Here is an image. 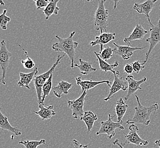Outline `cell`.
Segmentation results:
<instances>
[{
  "label": "cell",
  "instance_id": "obj_1",
  "mask_svg": "<svg viewBox=\"0 0 160 148\" xmlns=\"http://www.w3.org/2000/svg\"><path fill=\"white\" fill-rule=\"evenodd\" d=\"M138 106L135 107V113L132 119L128 120L127 124H140L145 126H149L151 122V114L155 115L157 110L158 109V104L157 103L154 104L151 106H142L139 97L138 96H135Z\"/></svg>",
  "mask_w": 160,
  "mask_h": 148
},
{
  "label": "cell",
  "instance_id": "obj_2",
  "mask_svg": "<svg viewBox=\"0 0 160 148\" xmlns=\"http://www.w3.org/2000/svg\"><path fill=\"white\" fill-rule=\"evenodd\" d=\"M75 33V32H71L67 38H61L58 35L55 36V38L58 39V41L52 46V48L55 52H63L66 55H68L71 62V68L72 69L74 68V62L76 55L75 50L78 46V43L74 42L73 40Z\"/></svg>",
  "mask_w": 160,
  "mask_h": 148
},
{
  "label": "cell",
  "instance_id": "obj_3",
  "mask_svg": "<svg viewBox=\"0 0 160 148\" xmlns=\"http://www.w3.org/2000/svg\"><path fill=\"white\" fill-rule=\"evenodd\" d=\"M106 1L107 0H98V6L95 14V28L101 34L104 32H107V28L108 25V10L104 6Z\"/></svg>",
  "mask_w": 160,
  "mask_h": 148
},
{
  "label": "cell",
  "instance_id": "obj_4",
  "mask_svg": "<svg viewBox=\"0 0 160 148\" xmlns=\"http://www.w3.org/2000/svg\"><path fill=\"white\" fill-rule=\"evenodd\" d=\"M65 54L63 55H58V58L57 59V61L55 63L52 67L48 70V71L46 72L43 74H41V75H36L35 77L33 79V82H34V85L35 86V90H36V92H37V98H38V103L39 104H42V88L44 86L45 83L47 81L50 77L51 74L54 73L55 72V70L56 67H57L60 63H61V59L64 57Z\"/></svg>",
  "mask_w": 160,
  "mask_h": 148
},
{
  "label": "cell",
  "instance_id": "obj_5",
  "mask_svg": "<svg viewBox=\"0 0 160 148\" xmlns=\"http://www.w3.org/2000/svg\"><path fill=\"white\" fill-rule=\"evenodd\" d=\"M109 118L107 121H102L101 126L98 132H96V135L106 134L107 135L108 138L112 139L115 136L116 129L119 131H122L124 129V127L122 126V123L118 122H114L113 119L115 115H108Z\"/></svg>",
  "mask_w": 160,
  "mask_h": 148
},
{
  "label": "cell",
  "instance_id": "obj_6",
  "mask_svg": "<svg viewBox=\"0 0 160 148\" xmlns=\"http://www.w3.org/2000/svg\"><path fill=\"white\" fill-rule=\"evenodd\" d=\"M12 54L8 51L7 47L6 42L2 40L1 42L0 47V67L2 70V76L0 79V83L3 85L6 84V74L7 69L10 63V59Z\"/></svg>",
  "mask_w": 160,
  "mask_h": 148
},
{
  "label": "cell",
  "instance_id": "obj_7",
  "mask_svg": "<svg viewBox=\"0 0 160 148\" xmlns=\"http://www.w3.org/2000/svg\"><path fill=\"white\" fill-rule=\"evenodd\" d=\"M150 26V37L146 39V41L149 43V48L146 54V59L143 62L144 65L147 63L153 48L160 42V19H159L157 25H154L153 23H152Z\"/></svg>",
  "mask_w": 160,
  "mask_h": 148
},
{
  "label": "cell",
  "instance_id": "obj_8",
  "mask_svg": "<svg viewBox=\"0 0 160 148\" xmlns=\"http://www.w3.org/2000/svg\"><path fill=\"white\" fill-rule=\"evenodd\" d=\"M87 91H84L79 97L74 100H68V106L72 110V116L74 119H78L83 116L84 105L86 100Z\"/></svg>",
  "mask_w": 160,
  "mask_h": 148
},
{
  "label": "cell",
  "instance_id": "obj_9",
  "mask_svg": "<svg viewBox=\"0 0 160 148\" xmlns=\"http://www.w3.org/2000/svg\"><path fill=\"white\" fill-rule=\"evenodd\" d=\"M129 129L130 131L128 135H126L125 133H123L126 138V141L124 142L125 145L129 144L136 146H147L149 144V141L141 139L140 136L138 135V126H135V124H131L129 126Z\"/></svg>",
  "mask_w": 160,
  "mask_h": 148
},
{
  "label": "cell",
  "instance_id": "obj_10",
  "mask_svg": "<svg viewBox=\"0 0 160 148\" xmlns=\"http://www.w3.org/2000/svg\"><path fill=\"white\" fill-rule=\"evenodd\" d=\"M128 81H126V79H124L123 77H118V75H114V81L109 89V95L104 99V101H108L112 99L113 95L118 93L119 91H125L128 90Z\"/></svg>",
  "mask_w": 160,
  "mask_h": 148
},
{
  "label": "cell",
  "instance_id": "obj_11",
  "mask_svg": "<svg viewBox=\"0 0 160 148\" xmlns=\"http://www.w3.org/2000/svg\"><path fill=\"white\" fill-rule=\"evenodd\" d=\"M113 45L115 46V48L113 49V53L116 55H119L124 60L127 61L131 59L132 56L133 55L134 52L138 50H142L144 47H132L129 46H120L117 45L116 43H113Z\"/></svg>",
  "mask_w": 160,
  "mask_h": 148
},
{
  "label": "cell",
  "instance_id": "obj_12",
  "mask_svg": "<svg viewBox=\"0 0 160 148\" xmlns=\"http://www.w3.org/2000/svg\"><path fill=\"white\" fill-rule=\"evenodd\" d=\"M125 79L128 83V93L125 97V101H127L137 91L142 90L140 86L145 83L147 81V77H144L141 80L136 81L133 75H128Z\"/></svg>",
  "mask_w": 160,
  "mask_h": 148
},
{
  "label": "cell",
  "instance_id": "obj_13",
  "mask_svg": "<svg viewBox=\"0 0 160 148\" xmlns=\"http://www.w3.org/2000/svg\"><path fill=\"white\" fill-rule=\"evenodd\" d=\"M158 0H147L142 3H135L133 6V9L138 12V13L144 14L147 18L149 25H151V18L149 14L153 9L155 3Z\"/></svg>",
  "mask_w": 160,
  "mask_h": 148
},
{
  "label": "cell",
  "instance_id": "obj_14",
  "mask_svg": "<svg viewBox=\"0 0 160 148\" xmlns=\"http://www.w3.org/2000/svg\"><path fill=\"white\" fill-rule=\"evenodd\" d=\"M149 32L148 31L145 30L141 25L138 24L133 32L128 37L125 38L124 39V42L127 43L129 46H131L132 43L133 41L137 40H142L144 38L145 36Z\"/></svg>",
  "mask_w": 160,
  "mask_h": 148
},
{
  "label": "cell",
  "instance_id": "obj_15",
  "mask_svg": "<svg viewBox=\"0 0 160 148\" xmlns=\"http://www.w3.org/2000/svg\"><path fill=\"white\" fill-rule=\"evenodd\" d=\"M116 38L115 33H109V32H103L99 36L95 37V40L90 43V45L92 46L99 45L100 46V53L102 52L104 49V45H107L109 42L114 40Z\"/></svg>",
  "mask_w": 160,
  "mask_h": 148
},
{
  "label": "cell",
  "instance_id": "obj_16",
  "mask_svg": "<svg viewBox=\"0 0 160 148\" xmlns=\"http://www.w3.org/2000/svg\"><path fill=\"white\" fill-rule=\"evenodd\" d=\"M75 79L77 81V85L80 86L82 88V92H83L84 91L90 90L93 88H95L97 86L102 84L106 83L108 86L111 87V86H110L111 81H93L92 80L83 81V80H82V78L80 77H77L75 78Z\"/></svg>",
  "mask_w": 160,
  "mask_h": 148
},
{
  "label": "cell",
  "instance_id": "obj_17",
  "mask_svg": "<svg viewBox=\"0 0 160 148\" xmlns=\"http://www.w3.org/2000/svg\"><path fill=\"white\" fill-rule=\"evenodd\" d=\"M38 73V67H35L34 70L30 73H20V79L18 82V86L19 87H25L28 90H30V87L29 86L30 83L33 81L34 77H35Z\"/></svg>",
  "mask_w": 160,
  "mask_h": 148
},
{
  "label": "cell",
  "instance_id": "obj_18",
  "mask_svg": "<svg viewBox=\"0 0 160 148\" xmlns=\"http://www.w3.org/2000/svg\"><path fill=\"white\" fill-rule=\"evenodd\" d=\"M72 87V84L64 81H61L55 87H52V90L55 96L61 98L63 95L68 94V91Z\"/></svg>",
  "mask_w": 160,
  "mask_h": 148
},
{
  "label": "cell",
  "instance_id": "obj_19",
  "mask_svg": "<svg viewBox=\"0 0 160 148\" xmlns=\"http://www.w3.org/2000/svg\"><path fill=\"white\" fill-rule=\"evenodd\" d=\"M39 111H33V112L38 115L42 120H47L51 119L52 116L56 115V113L54 111V106H45L44 104H39Z\"/></svg>",
  "mask_w": 160,
  "mask_h": 148
},
{
  "label": "cell",
  "instance_id": "obj_20",
  "mask_svg": "<svg viewBox=\"0 0 160 148\" xmlns=\"http://www.w3.org/2000/svg\"><path fill=\"white\" fill-rule=\"evenodd\" d=\"M0 128L11 132L17 136L22 135V133L18 128L14 127L10 124L8 118L1 112V108H0Z\"/></svg>",
  "mask_w": 160,
  "mask_h": 148
},
{
  "label": "cell",
  "instance_id": "obj_21",
  "mask_svg": "<svg viewBox=\"0 0 160 148\" xmlns=\"http://www.w3.org/2000/svg\"><path fill=\"white\" fill-rule=\"evenodd\" d=\"M94 53H95V54L96 55L98 61L99 62L100 69L102 71H104V72H106L110 71V72H112L113 75H118L120 74L118 71H115L114 70L115 68L117 67L118 66L119 63H118V61H116L115 63H113L112 65H110V64H108L107 62L102 60V59L100 57L99 55L98 54V52H95Z\"/></svg>",
  "mask_w": 160,
  "mask_h": 148
},
{
  "label": "cell",
  "instance_id": "obj_22",
  "mask_svg": "<svg viewBox=\"0 0 160 148\" xmlns=\"http://www.w3.org/2000/svg\"><path fill=\"white\" fill-rule=\"evenodd\" d=\"M80 119L85 122L88 133L92 129L94 123L98 120V118L96 114L93 113L92 111H86L84 113L83 116Z\"/></svg>",
  "mask_w": 160,
  "mask_h": 148
},
{
  "label": "cell",
  "instance_id": "obj_23",
  "mask_svg": "<svg viewBox=\"0 0 160 148\" xmlns=\"http://www.w3.org/2000/svg\"><path fill=\"white\" fill-rule=\"evenodd\" d=\"M128 106L125 104L122 98L116 101L115 111L118 117V122L122 124V119L128 110Z\"/></svg>",
  "mask_w": 160,
  "mask_h": 148
},
{
  "label": "cell",
  "instance_id": "obj_24",
  "mask_svg": "<svg viewBox=\"0 0 160 148\" xmlns=\"http://www.w3.org/2000/svg\"><path fill=\"white\" fill-rule=\"evenodd\" d=\"M79 61L80 62V65H77V63H74V67L78 68L80 70V74L83 75H87L91 72H95L97 71L96 68H93L92 66V63L89 62L83 61L81 58L79 59Z\"/></svg>",
  "mask_w": 160,
  "mask_h": 148
},
{
  "label": "cell",
  "instance_id": "obj_25",
  "mask_svg": "<svg viewBox=\"0 0 160 148\" xmlns=\"http://www.w3.org/2000/svg\"><path fill=\"white\" fill-rule=\"evenodd\" d=\"M60 0H51L48 7L43 10V13L45 14L46 19H48L53 14L58 15L60 9L57 6V3Z\"/></svg>",
  "mask_w": 160,
  "mask_h": 148
},
{
  "label": "cell",
  "instance_id": "obj_26",
  "mask_svg": "<svg viewBox=\"0 0 160 148\" xmlns=\"http://www.w3.org/2000/svg\"><path fill=\"white\" fill-rule=\"evenodd\" d=\"M53 74H51L50 77L45 83L44 86L42 88V104H44L46 97L48 96L51 92L52 88V79H53Z\"/></svg>",
  "mask_w": 160,
  "mask_h": 148
},
{
  "label": "cell",
  "instance_id": "obj_27",
  "mask_svg": "<svg viewBox=\"0 0 160 148\" xmlns=\"http://www.w3.org/2000/svg\"><path fill=\"white\" fill-rule=\"evenodd\" d=\"M18 144L23 145L25 148H37L39 145H45L46 140L42 139L40 141H21Z\"/></svg>",
  "mask_w": 160,
  "mask_h": 148
},
{
  "label": "cell",
  "instance_id": "obj_28",
  "mask_svg": "<svg viewBox=\"0 0 160 148\" xmlns=\"http://www.w3.org/2000/svg\"><path fill=\"white\" fill-rule=\"evenodd\" d=\"M18 46H19L21 48H22L23 51L25 52V54L26 57H27L26 60L21 61V63L23 65L24 68H26V69H27V70H31V69H32L33 68L35 67V62H34V61L32 60V58L29 57L28 54V52H26L25 50L20 45H19V44L18 45Z\"/></svg>",
  "mask_w": 160,
  "mask_h": 148
},
{
  "label": "cell",
  "instance_id": "obj_29",
  "mask_svg": "<svg viewBox=\"0 0 160 148\" xmlns=\"http://www.w3.org/2000/svg\"><path fill=\"white\" fill-rule=\"evenodd\" d=\"M113 54V49H112L108 46H106L102 50V52L98 54L102 60L107 61L112 58Z\"/></svg>",
  "mask_w": 160,
  "mask_h": 148
},
{
  "label": "cell",
  "instance_id": "obj_30",
  "mask_svg": "<svg viewBox=\"0 0 160 148\" xmlns=\"http://www.w3.org/2000/svg\"><path fill=\"white\" fill-rule=\"evenodd\" d=\"M7 10H3V13L0 15V27L3 30L7 29V24L10 22L11 18L7 16Z\"/></svg>",
  "mask_w": 160,
  "mask_h": 148
},
{
  "label": "cell",
  "instance_id": "obj_31",
  "mask_svg": "<svg viewBox=\"0 0 160 148\" xmlns=\"http://www.w3.org/2000/svg\"><path fill=\"white\" fill-rule=\"evenodd\" d=\"M144 65H145L144 63H141V62L138 61L134 62L132 63V66L133 68V71L137 74H139L140 71L145 68V66Z\"/></svg>",
  "mask_w": 160,
  "mask_h": 148
},
{
  "label": "cell",
  "instance_id": "obj_32",
  "mask_svg": "<svg viewBox=\"0 0 160 148\" xmlns=\"http://www.w3.org/2000/svg\"><path fill=\"white\" fill-rule=\"evenodd\" d=\"M35 3V6L37 10L41 9L43 8H46L48 7V3L51 0H33Z\"/></svg>",
  "mask_w": 160,
  "mask_h": 148
},
{
  "label": "cell",
  "instance_id": "obj_33",
  "mask_svg": "<svg viewBox=\"0 0 160 148\" xmlns=\"http://www.w3.org/2000/svg\"><path fill=\"white\" fill-rule=\"evenodd\" d=\"M124 71L126 74H128V75H131L133 73V72L134 71L132 65L129 64V63L125 65L124 68Z\"/></svg>",
  "mask_w": 160,
  "mask_h": 148
},
{
  "label": "cell",
  "instance_id": "obj_34",
  "mask_svg": "<svg viewBox=\"0 0 160 148\" xmlns=\"http://www.w3.org/2000/svg\"><path fill=\"white\" fill-rule=\"evenodd\" d=\"M73 143V148H88V145H83L82 144H80L79 142L77 141V140L74 139L72 141Z\"/></svg>",
  "mask_w": 160,
  "mask_h": 148
},
{
  "label": "cell",
  "instance_id": "obj_35",
  "mask_svg": "<svg viewBox=\"0 0 160 148\" xmlns=\"http://www.w3.org/2000/svg\"><path fill=\"white\" fill-rule=\"evenodd\" d=\"M113 144L115 145H118L120 148H124V146L125 145V144L124 142H121L118 140V139H116L115 141L113 142Z\"/></svg>",
  "mask_w": 160,
  "mask_h": 148
},
{
  "label": "cell",
  "instance_id": "obj_36",
  "mask_svg": "<svg viewBox=\"0 0 160 148\" xmlns=\"http://www.w3.org/2000/svg\"><path fill=\"white\" fill-rule=\"evenodd\" d=\"M113 2H114V9H116V7H117V5H118V3L121 1L122 0H112Z\"/></svg>",
  "mask_w": 160,
  "mask_h": 148
},
{
  "label": "cell",
  "instance_id": "obj_37",
  "mask_svg": "<svg viewBox=\"0 0 160 148\" xmlns=\"http://www.w3.org/2000/svg\"><path fill=\"white\" fill-rule=\"evenodd\" d=\"M154 143H155L156 145H157V146L159 147V148H160V140L156 141Z\"/></svg>",
  "mask_w": 160,
  "mask_h": 148
},
{
  "label": "cell",
  "instance_id": "obj_38",
  "mask_svg": "<svg viewBox=\"0 0 160 148\" xmlns=\"http://www.w3.org/2000/svg\"><path fill=\"white\" fill-rule=\"evenodd\" d=\"M0 5H5V3L4 2L3 0H0Z\"/></svg>",
  "mask_w": 160,
  "mask_h": 148
},
{
  "label": "cell",
  "instance_id": "obj_39",
  "mask_svg": "<svg viewBox=\"0 0 160 148\" xmlns=\"http://www.w3.org/2000/svg\"><path fill=\"white\" fill-rule=\"evenodd\" d=\"M86 1H87V2H91V1H92L93 0H86Z\"/></svg>",
  "mask_w": 160,
  "mask_h": 148
}]
</instances>
